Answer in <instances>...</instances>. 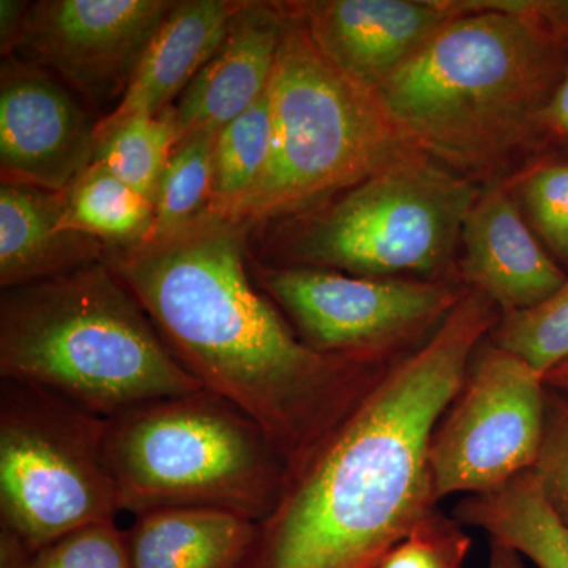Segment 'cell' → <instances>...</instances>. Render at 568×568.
<instances>
[{"instance_id": "6", "label": "cell", "mask_w": 568, "mask_h": 568, "mask_svg": "<svg viewBox=\"0 0 568 568\" xmlns=\"http://www.w3.org/2000/svg\"><path fill=\"white\" fill-rule=\"evenodd\" d=\"M103 454L119 511L213 508L263 521L291 467L267 433L213 394L170 396L104 420Z\"/></svg>"}, {"instance_id": "24", "label": "cell", "mask_w": 568, "mask_h": 568, "mask_svg": "<svg viewBox=\"0 0 568 568\" xmlns=\"http://www.w3.org/2000/svg\"><path fill=\"white\" fill-rule=\"evenodd\" d=\"M489 339L532 366L541 377L567 362L568 274L540 304L500 315Z\"/></svg>"}, {"instance_id": "18", "label": "cell", "mask_w": 568, "mask_h": 568, "mask_svg": "<svg viewBox=\"0 0 568 568\" xmlns=\"http://www.w3.org/2000/svg\"><path fill=\"white\" fill-rule=\"evenodd\" d=\"M256 523L213 508H164L125 530L130 568H237Z\"/></svg>"}, {"instance_id": "29", "label": "cell", "mask_w": 568, "mask_h": 568, "mask_svg": "<svg viewBox=\"0 0 568 568\" xmlns=\"http://www.w3.org/2000/svg\"><path fill=\"white\" fill-rule=\"evenodd\" d=\"M465 11L493 10L518 14L568 51V0H457Z\"/></svg>"}, {"instance_id": "16", "label": "cell", "mask_w": 568, "mask_h": 568, "mask_svg": "<svg viewBox=\"0 0 568 568\" xmlns=\"http://www.w3.org/2000/svg\"><path fill=\"white\" fill-rule=\"evenodd\" d=\"M244 0H179L142 54L114 110L97 121L95 142L140 115L173 106L222 43Z\"/></svg>"}, {"instance_id": "3", "label": "cell", "mask_w": 568, "mask_h": 568, "mask_svg": "<svg viewBox=\"0 0 568 568\" xmlns=\"http://www.w3.org/2000/svg\"><path fill=\"white\" fill-rule=\"evenodd\" d=\"M567 67L568 51L526 18L466 11L377 95L429 159L485 185L538 159L541 118Z\"/></svg>"}, {"instance_id": "17", "label": "cell", "mask_w": 568, "mask_h": 568, "mask_svg": "<svg viewBox=\"0 0 568 568\" xmlns=\"http://www.w3.org/2000/svg\"><path fill=\"white\" fill-rule=\"evenodd\" d=\"M63 192L21 183L0 185V287L54 278L103 263L108 248L89 235L59 227Z\"/></svg>"}, {"instance_id": "4", "label": "cell", "mask_w": 568, "mask_h": 568, "mask_svg": "<svg viewBox=\"0 0 568 568\" xmlns=\"http://www.w3.org/2000/svg\"><path fill=\"white\" fill-rule=\"evenodd\" d=\"M0 379L111 418L203 386L106 263L2 290Z\"/></svg>"}, {"instance_id": "7", "label": "cell", "mask_w": 568, "mask_h": 568, "mask_svg": "<svg viewBox=\"0 0 568 568\" xmlns=\"http://www.w3.org/2000/svg\"><path fill=\"white\" fill-rule=\"evenodd\" d=\"M481 185L429 156L373 175L298 215L264 224L257 261L355 276L446 280ZM252 252V250H250Z\"/></svg>"}, {"instance_id": "30", "label": "cell", "mask_w": 568, "mask_h": 568, "mask_svg": "<svg viewBox=\"0 0 568 568\" xmlns=\"http://www.w3.org/2000/svg\"><path fill=\"white\" fill-rule=\"evenodd\" d=\"M540 156L568 159V67L541 118Z\"/></svg>"}, {"instance_id": "32", "label": "cell", "mask_w": 568, "mask_h": 568, "mask_svg": "<svg viewBox=\"0 0 568 568\" xmlns=\"http://www.w3.org/2000/svg\"><path fill=\"white\" fill-rule=\"evenodd\" d=\"M31 552L9 530L0 529V568H29Z\"/></svg>"}, {"instance_id": "27", "label": "cell", "mask_w": 568, "mask_h": 568, "mask_svg": "<svg viewBox=\"0 0 568 568\" xmlns=\"http://www.w3.org/2000/svg\"><path fill=\"white\" fill-rule=\"evenodd\" d=\"M530 473L545 503L568 529V394L551 387L547 392L540 450Z\"/></svg>"}, {"instance_id": "8", "label": "cell", "mask_w": 568, "mask_h": 568, "mask_svg": "<svg viewBox=\"0 0 568 568\" xmlns=\"http://www.w3.org/2000/svg\"><path fill=\"white\" fill-rule=\"evenodd\" d=\"M104 420L47 388L0 383V529L31 555L119 514Z\"/></svg>"}, {"instance_id": "20", "label": "cell", "mask_w": 568, "mask_h": 568, "mask_svg": "<svg viewBox=\"0 0 568 568\" xmlns=\"http://www.w3.org/2000/svg\"><path fill=\"white\" fill-rule=\"evenodd\" d=\"M63 194L61 230L89 235L108 252L151 241L155 205L99 164L92 163Z\"/></svg>"}, {"instance_id": "22", "label": "cell", "mask_w": 568, "mask_h": 568, "mask_svg": "<svg viewBox=\"0 0 568 568\" xmlns=\"http://www.w3.org/2000/svg\"><path fill=\"white\" fill-rule=\"evenodd\" d=\"M178 144L174 108L140 115L97 141L93 164L155 201L164 170Z\"/></svg>"}, {"instance_id": "31", "label": "cell", "mask_w": 568, "mask_h": 568, "mask_svg": "<svg viewBox=\"0 0 568 568\" xmlns=\"http://www.w3.org/2000/svg\"><path fill=\"white\" fill-rule=\"evenodd\" d=\"M29 3L20 0H2L0 2V50L3 58H9L20 47L22 28Z\"/></svg>"}, {"instance_id": "25", "label": "cell", "mask_w": 568, "mask_h": 568, "mask_svg": "<svg viewBox=\"0 0 568 568\" xmlns=\"http://www.w3.org/2000/svg\"><path fill=\"white\" fill-rule=\"evenodd\" d=\"M507 183L538 241L568 272V159L540 156Z\"/></svg>"}, {"instance_id": "21", "label": "cell", "mask_w": 568, "mask_h": 568, "mask_svg": "<svg viewBox=\"0 0 568 568\" xmlns=\"http://www.w3.org/2000/svg\"><path fill=\"white\" fill-rule=\"evenodd\" d=\"M274 141L267 92L216 133L207 212L230 219L263 178Z\"/></svg>"}, {"instance_id": "28", "label": "cell", "mask_w": 568, "mask_h": 568, "mask_svg": "<svg viewBox=\"0 0 568 568\" xmlns=\"http://www.w3.org/2000/svg\"><path fill=\"white\" fill-rule=\"evenodd\" d=\"M469 547L470 538L457 523L435 510L377 568H463Z\"/></svg>"}, {"instance_id": "10", "label": "cell", "mask_w": 568, "mask_h": 568, "mask_svg": "<svg viewBox=\"0 0 568 568\" xmlns=\"http://www.w3.org/2000/svg\"><path fill=\"white\" fill-rule=\"evenodd\" d=\"M547 392L532 366L487 336L429 444L436 503L459 493L493 491L532 469L544 436Z\"/></svg>"}, {"instance_id": "2", "label": "cell", "mask_w": 568, "mask_h": 568, "mask_svg": "<svg viewBox=\"0 0 568 568\" xmlns=\"http://www.w3.org/2000/svg\"><path fill=\"white\" fill-rule=\"evenodd\" d=\"M252 227L205 212L104 263L132 291L179 362L244 410L291 470L386 372L381 361L317 353L254 283Z\"/></svg>"}, {"instance_id": "9", "label": "cell", "mask_w": 568, "mask_h": 568, "mask_svg": "<svg viewBox=\"0 0 568 568\" xmlns=\"http://www.w3.org/2000/svg\"><path fill=\"white\" fill-rule=\"evenodd\" d=\"M250 274L317 353L381 361L435 331L467 287L448 280L373 278L327 268L274 265L250 252Z\"/></svg>"}, {"instance_id": "15", "label": "cell", "mask_w": 568, "mask_h": 568, "mask_svg": "<svg viewBox=\"0 0 568 568\" xmlns=\"http://www.w3.org/2000/svg\"><path fill=\"white\" fill-rule=\"evenodd\" d=\"M283 29L282 2L244 0L220 47L173 104L178 142L219 133L267 92Z\"/></svg>"}, {"instance_id": "33", "label": "cell", "mask_w": 568, "mask_h": 568, "mask_svg": "<svg viewBox=\"0 0 568 568\" xmlns=\"http://www.w3.org/2000/svg\"><path fill=\"white\" fill-rule=\"evenodd\" d=\"M488 568H526L521 556L514 549L491 541V556H489Z\"/></svg>"}, {"instance_id": "19", "label": "cell", "mask_w": 568, "mask_h": 568, "mask_svg": "<svg viewBox=\"0 0 568 568\" xmlns=\"http://www.w3.org/2000/svg\"><path fill=\"white\" fill-rule=\"evenodd\" d=\"M455 514L537 568H568V529L545 503L530 470L493 491L466 497Z\"/></svg>"}, {"instance_id": "14", "label": "cell", "mask_w": 568, "mask_h": 568, "mask_svg": "<svg viewBox=\"0 0 568 568\" xmlns=\"http://www.w3.org/2000/svg\"><path fill=\"white\" fill-rule=\"evenodd\" d=\"M459 242L465 246L459 278L500 315L540 304L566 282L568 272L538 241L507 181L481 185Z\"/></svg>"}, {"instance_id": "1", "label": "cell", "mask_w": 568, "mask_h": 568, "mask_svg": "<svg viewBox=\"0 0 568 568\" xmlns=\"http://www.w3.org/2000/svg\"><path fill=\"white\" fill-rule=\"evenodd\" d=\"M499 308L467 290L293 467L237 568H377L435 511L429 444Z\"/></svg>"}, {"instance_id": "11", "label": "cell", "mask_w": 568, "mask_h": 568, "mask_svg": "<svg viewBox=\"0 0 568 568\" xmlns=\"http://www.w3.org/2000/svg\"><path fill=\"white\" fill-rule=\"evenodd\" d=\"M175 0L29 3L13 55L61 78L93 106L121 100Z\"/></svg>"}, {"instance_id": "34", "label": "cell", "mask_w": 568, "mask_h": 568, "mask_svg": "<svg viewBox=\"0 0 568 568\" xmlns=\"http://www.w3.org/2000/svg\"><path fill=\"white\" fill-rule=\"evenodd\" d=\"M544 381L548 387L568 394V361L547 373L544 376Z\"/></svg>"}, {"instance_id": "13", "label": "cell", "mask_w": 568, "mask_h": 568, "mask_svg": "<svg viewBox=\"0 0 568 568\" xmlns=\"http://www.w3.org/2000/svg\"><path fill=\"white\" fill-rule=\"evenodd\" d=\"M290 6L324 54L376 93L439 29L466 13L455 0H304Z\"/></svg>"}, {"instance_id": "23", "label": "cell", "mask_w": 568, "mask_h": 568, "mask_svg": "<svg viewBox=\"0 0 568 568\" xmlns=\"http://www.w3.org/2000/svg\"><path fill=\"white\" fill-rule=\"evenodd\" d=\"M216 133L201 132L175 144L155 201L151 241L173 234L207 212Z\"/></svg>"}, {"instance_id": "5", "label": "cell", "mask_w": 568, "mask_h": 568, "mask_svg": "<svg viewBox=\"0 0 568 568\" xmlns=\"http://www.w3.org/2000/svg\"><path fill=\"white\" fill-rule=\"evenodd\" d=\"M282 6V44L268 85L271 159L253 192L227 219L252 231L426 155L379 95L339 70L290 2Z\"/></svg>"}, {"instance_id": "26", "label": "cell", "mask_w": 568, "mask_h": 568, "mask_svg": "<svg viewBox=\"0 0 568 568\" xmlns=\"http://www.w3.org/2000/svg\"><path fill=\"white\" fill-rule=\"evenodd\" d=\"M29 568H130L125 530L115 519L84 526L33 552Z\"/></svg>"}, {"instance_id": "12", "label": "cell", "mask_w": 568, "mask_h": 568, "mask_svg": "<svg viewBox=\"0 0 568 568\" xmlns=\"http://www.w3.org/2000/svg\"><path fill=\"white\" fill-rule=\"evenodd\" d=\"M97 121L50 71L3 58L0 71V175L65 192L92 164Z\"/></svg>"}]
</instances>
